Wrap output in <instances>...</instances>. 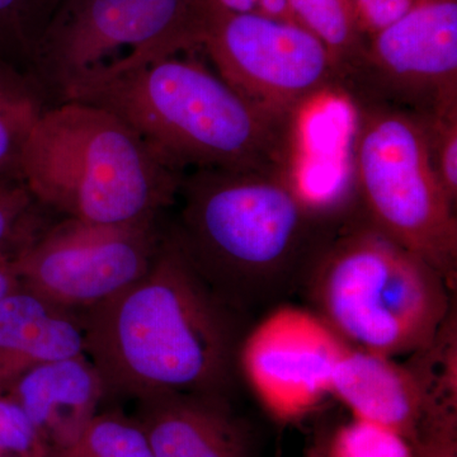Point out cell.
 I'll use <instances>...</instances> for the list:
<instances>
[{
  "mask_svg": "<svg viewBox=\"0 0 457 457\" xmlns=\"http://www.w3.org/2000/svg\"><path fill=\"white\" fill-rule=\"evenodd\" d=\"M237 312L165 228L145 275L83 311L84 350L106 395L227 398L242 345Z\"/></svg>",
  "mask_w": 457,
  "mask_h": 457,
  "instance_id": "obj_1",
  "label": "cell"
},
{
  "mask_svg": "<svg viewBox=\"0 0 457 457\" xmlns=\"http://www.w3.org/2000/svg\"><path fill=\"white\" fill-rule=\"evenodd\" d=\"M170 231L201 275L237 312L278 296L352 216L318 204L297 170L183 174Z\"/></svg>",
  "mask_w": 457,
  "mask_h": 457,
  "instance_id": "obj_2",
  "label": "cell"
},
{
  "mask_svg": "<svg viewBox=\"0 0 457 457\" xmlns=\"http://www.w3.org/2000/svg\"><path fill=\"white\" fill-rule=\"evenodd\" d=\"M66 101L113 113L182 174L297 170L300 114L276 113L255 104L195 59L173 55L104 66L71 87Z\"/></svg>",
  "mask_w": 457,
  "mask_h": 457,
  "instance_id": "obj_3",
  "label": "cell"
},
{
  "mask_svg": "<svg viewBox=\"0 0 457 457\" xmlns=\"http://www.w3.org/2000/svg\"><path fill=\"white\" fill-rule=\"evenodd\" d=\"M182 177L122 120L84 102L47 108L22 156L23 182L47 212L110 227L161 219Z\"/></svg>",
  "mask_w": 457,
  "mask_h": 457,
  "instance_id": "obj_4",
  "label": "cell"
},
{
  "mask_svg": "<svg viewBox=\"0 0 457 457\" xmlns=\"http://www.w3.org/2000/svg\"><path fill=\"white\" fill-rule=\"evenodd\" d=\"M360 210L303 276L314 312L345 345L394 357L432 341L453 290L418 255L372 227Z\"/></svg>",
  "mask_w": 457,
  "mask_h": 457,
  "instance_id": "obj_5",
  "label": "cell"
},
{
  "mask_svg": "<svg viewBox=\"0 0 457 457\" xmlns=\"http://www.w3.org/2000/svg\"><path fill=\"white\" fill-rule=\"evenodd\" d=\"M352 102L353 192L361 215L455 290L456 204L433 167L425 123L402 108Z\"/></svg>",
  "mask_w": 457,
  "mask_h": 457,
  "instance_id": "obj_6",
  "label": "cell"
},
{
  "mask_svg": "<svg viewBox=\"0 0 457 457\" xmlns=\"http://www.w3.org/2000/svg\"><path fill=\"white\" fill-rule=\"evenodd\" d=\"M209 0H62L42 35L31 80L49 107L84 77L106 65L126 66L201 47ZM107 66V65H106Z\"/></svg>",
  "mask_w": 457,
  "mask_h": 457,
  "instance_id": "obj_7",
  "label": "cell"
},
{
  "mask_svg": "<svg viewBox=\"0 0 457 457\" xmlns=\"http://www.w3.org/2000/svg\"><path fill=\"white\" fill-rule=\"evenodd\" d=\"M201 47L225 82L272 112L300 114L314 99L342 92L326 47L291 21L228 13L209 3Z\"/></svg>",
  "mask_w": 457,
  "mask_h": 457,
  "instance_id": "obj_8",
  "label": "cell"
},
{
  "mask_svg": "<svg viewBox=\"0 0 457 457\" xmlns=\"http://www.w3.org/2000/svg\"><path fill=\"white\" fill-rule=\"evenodd\" d=\"M164 231L161 219L110 227L62 218L9 263L23 287L69 311H86L145 275Z\"/></svg>",
  "mask_w": 457,
  "mask_h": 457,
  "instance_id": "obj_9",
  "label": "cell"
},
{
  "mask_svg": "<svg viewBox=\"0 0 457 457\" xmlns=\"http://www.w3.org/2000/svg\"><path fill=\"white\" fill-rule=\"evenodd\" d=\"M342 93L420 119L457 108V0H425L368 38Z\"/></svg>",
  "mask_w": 457,
  "mask_h": 457,
  "instance_id": "obj_10",
  "label": "cell"
},
{
  "mask_svg": "<svg viewBox=\"0 0 457 457\" xmlns=\"http://www.w3.org/2000/svg\"><path fill=\"white\" fill-rule=\"evenodd\" d=\"M347 347L314 312L282 306L243 339L237 369L272 416L291 420L330 395L337 361Z\"/></svg>",
  "mask_w": 457,
  "mask_h": 457,
  "instance_id": "obj_11",
  "label": "cell"
},
{
  "mask_svg": "<svg viewBox=\"0 0 457 457\" xmlns=\"http://www.w3.org/2000/svg\"><path fill=\"white\" fill-rule=\"evenodd\" d=\"M154 457H249V435L222 396L165 394L140 400Z\"/></svg>",
  "mask_w": 457,
  "mask_h": 457,
  "instance_id": "obj_12",
  "label": "cell"
},
{
  "mask_svg": "<svg viewBox=\"0 0 457 457\" xmlns=\"http://www.w3.org/2000/svg\"><path fill=\"white\" fill-rule=\"evenodd\" d=\"M4 392L23 409L50 453L73 441L107 396L102 376L86 353L41 363Z\"/></svg>",
  "mask_w": 457,
  "mask_h": 457,
  "instance_id": "obj_13",
  "label": "cell"
},
{
  "mask_svg": "<svg viewBox=\"0 0 457 457\" xmlns=\"http://www.w3.org/2000/svg\"><path fill=\"white\" fill-rule=\"evenodd\" d=\"M330 395L354 420L398 433L413 446L423 422V403L413 374L392 357L348 345L337 361Z\"/></svg>",
  "mask_w": 457,
  "mask_h": 457,
  "instance_id": "obj_14",
  "label": "cell"
},
{
  "mask_svg": "<svg viewBox=\"0 0 457 457\" xmlns=\"http://www.w3.org/2000/svg\"><path fill=\"white\" fill-rule=\"evenodd\" d=\"M84 350L80 317L22 285L0 300V390L29 370Z\"/></svg>",
  "mask_w": 457,
  "mask_h": 457,
  "instance_id": "obj_15",
  "label": "cell"
},
{
  "mask_svg": "<svg viewBox=\"0 0 457 457\" xmlns=\"http://www.w3.org/2000/svg\"><path fill=\"white\" fill-rule=\"evenodd\" d=\"M405 365L416 378L418 389L422 396L423 422L418 437L427 432L456 431L457 317L455 305L447 314L432 341L426 347L409 354Z\"/></svg>",
  "mask_w": 457,
  "mask_h": 457,
  "instance_id": "obj_16",
  "label": "cell"
},
{
  "mask_svg": "<svg viewBox=\"0 0 457 457\" xmlns=\"http://www.w3.org/2000/svg\"><path fill=\"white\" fill-rule=\"evenodd\" d=\"M47 108L46 98L29 78L0 62V182L23 180V152Z\"/></svg>",
  "mask_w": 457,
  "mask_h": 457,
  "instance_id": "obj_17",
  "label": "cell"
},
{
  "mask_svg": "<svg viewBox=\"0 0 457 457\" xmlns=\"http://www.w3.org/2000/svg\"><path fill=\"white\" fill-rule=\"evenodd\" d=\"M287 5L294 22L326 47L341 75L343 90L368 44L357 27L351 0H287Z\"/></svg>",
  "mask_w": 457,
  "mask_h": 457,
  "instance_id": "obj_18",
  "label": "cell"
},
{
  "mask_svg": "<svg viewBox=\"0 0 457 457\" xmlns=\"http://www.w3.org/2000/svg\"><path fill=\"white\" fill-rule=\"evenodd\" d=\"M60 2L62 0H0L2 64L29 78L36 50Z\"/></svg>",
  "mask_w": 457,
  "mask_h": 457,
  "instance_id": "obj_19",
  "label": "cell"
},
{
  "mask_svg": "<svg viewBox=\"0 0 457 457\" xmlns=\"http://www.w3.org/2000/svg\"><path fill=\"white\" fill-rule=\"evenodd\" d=\"M49 457H154L137 420L117 413L96 414L65 446Z\"/></svg>",
  "mask_w": 457,
  "mask_h": 457,
  "instance_id": "obj_20",
  "label": "cell"
},
{
  "mask_svg": "<svg viewBox=\"0 0 457 457\" xmlns=\"http://www.w3.org/2000/svg\"><path fill=\"white\" fill-rule=\"evenodd\" d=\"M42 207L23 180L0 182V261H9L46 227Z\"/></svg>",
  "mask_w": 457,
  "mask_h": 457,
  "instance_id": "obj_21",
  "label": "cell"
},
{
  "mask_svg": "<svg viewBox=\"0 0 457 457\" xmlns=\"http://www.w3.org/2000/svg\"><path fill=\"white\" fill-rule=\"evenodd\" d=\"M324 457H414V453L398 433L353 418L336 433Z\"/></svg>",
  "mask_w": 457,
  "mask_h": 457,
  "instance_id": "obj_22",
  "label": "cell"
},
{
  "mask_svg": "<svg viewBox=\"0 0 457 457\" xmlns=\"http://www.w3.org/2000/svg\"><path fill=\"white\" fill-rule=\"evenodd\" d=\"M50 447L23 409L0 390V457H49Z\"/></svg>",
  "mask_w": 457,
  "mask_h": 457,
  "instance_id": "obj_23",
  "label": "cell"
},
{
  "mask_svg": "<svg viewBox=\"0 0 457 457\" xmlns=\"http://www.w3.org/2000/svg\"><path fill=\"white\" fill-rule=\"evenodd\" d=\"M433 167L447 196L457 204V108L422 119Z\"/></svg>",
  "mask_w": 457,
  "mask_h": 457,
  "instance_id": "obj_24",
  "label": "cell"
},
{
  "mask_svg": "<svg viewBox=\"0 0 457 457\" xmlns=\"http://www.w3.org/2000/svg\"><path fill=\"white\" fill-rule=\"evenodd\" d=\"M357 27L368 38L404 17L425 0H351Z\"/></svg>",
  "mask_w": 457,
  "mask_h": 457,
  "instance_id": "obj_25",
  "label": "cell"
},
{
  "mask_svg": "<svg viewBox=\"0 0 457 457\" xmlns=\"http://www.w3.org/2000/svg\"><path fill=\"white\" fill-rule=\"evenodd\" d=\"M209 3L228 13L255 14L294 22L287 0H209Z\"/></svg>",
  "mask_w": 457,
  "mask_h": 457,
  "instance_id": "obj_26",
  "label": "cell"
},
{
  "mask_svg": "<svg viewBox=\"0 0 457 457\" xmlns=\"http://www.w3.org/2000/svg\"><path fill=\"white\" fill-rule=\"evenodd\" d=\"M414 457H457L456 432H431L413 445Z\"/></svg>",
  "mask_w": 457,
  "mask_h": 457,
  "instance_id": "obj_27",
  "label": "cell"
},
{
  "mask_svg": "<svg viewBox=\"0 0 457 457\" xmlns=\"http://www.w3.org/2000/svg\"><path fill=\"white\" fill-rule=\"evenodd\" d=\"M20 278L9 261H0V300L20 287Z\"/></svg>",
  "mask_w": 457,
  "mask_h": 457,
  "instance_id": "obj_28",
  "label": "cell"
},
{
  "mask_svg": "<svg viewBox=\"0 0 457 457\" xmlns=\"http://www.w3.org/2000/svg\"><path fill=\"white\" fill-rule=\"evenodd\" d=\"M306 457H324L323 447H321V449H315L311 451V453H309V455Z\"/></svg>",
  "mask_w": 457,
  "mask_h": 457,
  "instance_id": "obj_29",
  "label": "cell"
},
{
  "mask_svg": "<svg viewBox=\"0 0 457 457\" xmlns=\"http://www.w3.org/2000/svg\"><path fill=\"white\" fill-rule=\"evenodd\" d=\"M324 450H326V449H324Z\"/></svg>",
  "mask_w": 457,
  "mask_h": 457,
  "instance_id": "obj_30",
  "label": "cell"
}]
</instances>
